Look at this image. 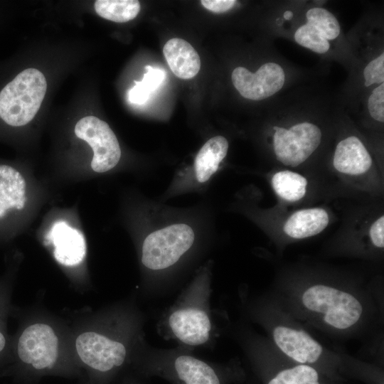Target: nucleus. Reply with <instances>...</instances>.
<instances>
[{"label":"nucleus","mask_w":384,"mask_h":384,"mask_svg":"<svg viewBox=\"0 0 384 384\" xmlns=\"http://www.w3.org/2000/svg\"><path fill=\"white\" fill-rule=\"evenodd\" d=\"M128 384H143V383L138 381L132 380V381H130Z\"/></svg>","instance_id":"nucleus-28"},{"label":"nucleus","mask_w":384,"mask_h":384,"mask_svg":"<svg viewBox=\"0 0 384 384\" xmlns=\"http://www.w3.org/2000/svg\"><path fill=\"white\" fill-rule=\"evenodd\" d=\"M75 134L91 146L93 151L91 168L94 171L104 173L118 164L120 146L107 122L94 116L85 117L77 122Z\"/></svg>","instance_id":"nucleus-8"},{"label":"nucleus","mask_w":384,"mask_h":384,"mask_svg":"<svg viewBox=\"0 0 384 384\" xmlns=\"http://www.w3.org/2000/svg\"><path fill=\"white\" fill-rule=\"evenodd\" d=\"M364 85L370 87L374 84L384 82V53L382 52L371 60L363 69Z\"/></svg>","instance_id":"nucleus-22"},{"label":"nucleus","mask_w":384,"mask_h":384,"mask_svg":"<svg viewBox=\"0 0 384 384\" xmlns=\"http://www.w3.org/2000/svg\"><path fill=\"white\" fill-rule=\"evenodd\" d=\"M201 4L214 13H224L230 10L237 3L235 0H202Z\"/></svg>","instance_id":"nucleus-25"},{"label":"nucleus","mask_w":384,"mask_h":384,"mask_svg":"<svg viewBox=\"0 0 384 384\" xmlns=\"http://www.w3.org/2000/svg\"><path fill=\"white\" fill-rule=\"evenodd\" d=\"M273 129L274 156L279 162L288 167H297L304 163L321 142L320 127L309 122L296 123L288 127L274 126Z\"/></svg>","instance_id":"nucleus-7"},{"label":"nucleus","mask_w":384,"mask_h":384,"mask_svg":"<svg viewBox=\"0 0 384 384\" xmlns=\"http://www.w3.org/2000/svg\"><path fill=\"white\" fill-rule=\"evenodd\" d=\"M232 82L238 92L251 100L267 99L278 92L285 82L282 66L274 62L262 65L255 73L246 68H235L231 75Z\"/></svg>","instance_id":"nucleus-10"},{"label":"nucleus","mask_w":384,"mask_h":384,"mask_svg":"<svg viewBox=\"0 0 384 384\" xmlns=\"http://www.w3.org/2000/svg\"><path fill=\"white\" fill-rule=\"evenodd\" d=\"M46 90L47 82L41 71L23 70L0 92V117L11 126L28 124L38 112Z\"/></svg>","instance_id":"nucleus-5"},{"label":"nucleus","mask_w":384,"mask_h":384,"mask_svg":"<svg viewBox=\"0 0 384 384\" xmlns=\"http://www.w3.org/2000/svg\"><path fill=\"white\" fill-rule=\"evenodd\" d=\"M54 246L53 255L57 262L65 266L80 264L86 254V244L82 233L65 221L53 224L48 235Z\"/></svg>","instance_id":"nucleus-13"},{"label":"nucleus","mask_w":384,"mask_h":384,"mask_svg":"<svg viewBox=\"0 0 384 384\" xmlns=\"http://www.w3.org/2000/svg\"><path fill=\"white\" fill-rule=\"evenodd\" d=\"M242 303L249 317L267 331L275 349L295 363L314 365L332 359V353L323 346L286 310L261 299Z\"/></svg>","instance_id":"nucleus-4"},{"label":"nucleus","mask_w":384,"mask_h":384,"mask_svg":"<svg viewBox=\"0 0 384 384\" xmlns=\"http://www.w3.org/2000/svg\"><path fill=\"white\" fill-rule=\"evenodd\" d=\"M194 241L195 233L187 224H172L156 230L142 242V265L151 274L169 272L191 250Z\"/></svg>","instance_id":"nucleus-6"},{"label":"nucleus","mask_w":384,"mask_h":384,"mask_svg":"<svg viewBox=\"0 0 384 384\" xmlns=\"http://www.w3.org/2000/svg\"><path fill=\"white\" fill-rule=\"evenodd\" d=\"M146 69L143 79L135 81L134 86L128 92V99L133 104L145 103L151 93L158 88L165 78V73L161 70L151 66L146 67Z\"/></svg>","instance_id":"nucleus-21"},{"label":"nucleus","mask_w":384,"mask_h":384,"mask_svg":"<svg viewBox=\"0 0 384 384\" xmlns=\"http://www.w3.org/2000/svg\"><path fill=\"white\" fill-rule=\"evenodd\" d=\"M165 59L178 78L187 80L195 77L201 68V59L195 48L186 41L174 38L163 48Z\"/></svg>","instance_id":"nucleus-14"},{"label":"nucleus","mask_w":384,"mask_h":384,"mask_svg":"<svg viewBox=\"0 0 384 384\" xmlns=\"http://www.w3.org/2000/svg\"><path fill=\"white\" fill-rule=\"evenodd\" d=\"M205 268L161 314L158 334L176 346L193 351L213 348L220 336L211 308L210 277Z\"/></svg>","instance_id":"nucleus-1"},{"label":"nucleus","mask_w":384,"mask_h":384,"mask_svg":"<svg viewBox=\"0 0 384 384\" xmlns=\"http://www.w3.org/2000/svg\"><path fill=\"white\" fill-rule=\"evenodd\" d=\"M293 16V13L290 11H287L284 14V17L286 20H290Z\"/></svg>","instance_id":"nucleus-27"},{"label":"nucleus","mask_w":384,"mask_h":384,"mask_svg":"<svg viewBox=\"0 0 384 384\" xmlns=\"http://www.w3.org/2000/svg\"><path fill=\"white\" fill-rule=\"evenodd\" d=\"M368 109L370 117L377 122H384V83L375 87L368 100Z\"/></svg>","instance_id":"nucleus-23"},{"label":"nucleus","mask_w":384,"mask_h":384,"mask_svg":"<svg viewBox=\"0 0 384 384\" xmlns=\"http://www.w3.org/2000/svg\"><path fill=\"white\" fill-rule=\"evenodd\" d=\"M193 351L175 347L149 345L142 336L132 353L134 363L145 377H157L171 384H230L240 376L239 363H214L200 358Z\"/></svg>","instance_id":"nucleus-3"},{"label":"nucleus","mask_w":384,"mask_h":384,"mask_svg":"<svg viewBox=\"0 0 384 384\" xmlns=\"http://www.w3.org/2000/svg\"><path fill=\"white\" fill-rule=\"evenodd\" d=\"M333 166L339 174L348 177H359L367 174L373 166V159L360 138L348 136L336 146Z\"/></svg>","instance_id":"nucleus-12"},{"label":"nucleus","mask_w":384,"mask_h":384,"mask_svg":"<svg viewBox=\"0 0 384 384\" xmlns=\"http://www.w3.org/2000/svg\"><path fill=\"white\" fill-rule=\"evenodd\" d=\"M330 221L328 212L322 208L298 210L286 220L283 231L290 238L301 240L321 233Z\"/></svg>","instance_id":"nucleus-15"},{"label":"nucleus","mask_w":384,"mask_h":384,"mask_svg":"<svg viewBox=\"0 0 384 384\" xmlns=\"http://www.w3.org/2000/svg\"><path fill=\"white\" fill-rule=\"evenodd\" d=\"M287 311L332 332L347 334L358 329L369 314L363 294L336 284L306 283L287 294Z\"/></svg>","instance_id":"nucleus-2"},{"label":"nucleus","mask_w":384,"mask_h":384,"mask_svg":"<svg viewBox=\"0 0 384 384\" xmlns=\"http://www.w3.org/2000/svg\"><path fill=\"white\" fill-rule=\"evenodd\" d=\"M26 181L14 168L0 165V218L13 208L21 210L26 203Z\"/></svg>","instance_id":"nucleus-16"},{"label":"nucleus","mask_w":384,"mask_h":384,"mask_svg":"<svg viewBox=\"0 0 384 384\" xmlns=\"http://www.w3.org/2000/svg\"><path fill=\"white\" fill-rule=\"evenodd\" d=\"M271 184L274 193L280 198L288 202H296L305 196L308 181L297 172L282 170L272 175Z\"/></svg>","instance_id":"nucleus-18"},{"label":"nucleus","mask_w":384,"mask_h":384,"mask_svg":"<svg viewBox=\"0 0 384 384\" xmlns=\"http://www.w3.org/2000/svg\"><path fill=\"white\" fill-rule=\"evenodd\" d=\"M306 21L299 26L294 38L297 44L318 54H325L341 33L336 17L322 7H312L306 13Z\"/></svg>","instance_id":"nucleus-11"},{"label":"nucleus","mask_w":384,"mask_h":384,"mask_svg":"<svg viewBox=\"0 0 384 384\" xmlns=\"http://www.w3.org/2000/svg\"><path fill=\"white\" fill-rule=\"evenodd\" d=\"M228 142L223 136L208 139L198 152L194 161V171L199 183L206 182L216 172L226 156Z\"/></svg>","instance_id":"nucleus-17"},{"label":"nucleus","mask_w":384,"mask_h":384,"mask_svg":"<svg viewBox=\"0 0 384 384\" xmlns=\"http://www.w3.org/2000/svg\"><path fill=\"white\" fill-rule=\"evenodd\" d=\"M294 363L279 370L267 384H321L319 372L314 367Z\"/></svg>","instance_id":"nucleus-20"},{"label":"nucleus","mask_w":384,"mask_h":384,"mask_svg":"<svg viewBox=\"0 0 384 384\" xmlns=\"http://www.w3.org/2000/svg\"><path fill=\"white\" fill-rule=\"evenodd\" d=\"M6 341L4 334L0 331V352H1L4 348L6 346Z\"/></svg>","instance_id":"nucleus-26"},{"label":"nucleus","mask_w":384,"mask_h":384,"mask_svg":"<svg viewBox=\"0 0 384 384\" xmlns=\"http://www.w3.org/2000/svg\"><path fill=\"white\" fill-rule=\"evenodd\" d=\"M94 6L100 16L117 23L134 19L141 9L137 0H97Z\"/></svg>","instance_id":"nucleus-19"},{"label":"nucleus","mask_w":384,"mask_h":384,"mask_svg":"<svg viewBox=\"0 0 384 384\" xmlns=\"http://www.w3.org/2000/svg\"><path fill=\"white\" fill-rule=\"evenodd\" d=\"M369 238L373 247L378 249L384 247V216H379L369 228Z\"/></svg>","instance_id":"nucleus-24"},{"label":"nucleus","mask_w":384,"mask_h":384,"mask_svg":"<svg viewBox=\"0 0 384 384\" xmlns=\"http://www.w3.org/2000/svg\"><path fill=\"white\" fill-rule=\"evenodd\" d=\"M17 354L23 363L36 370L51 368L58 358V337L47 324H31L18 338Z\"/></svg>","instance_id":"nucleus-9"}]
</instances>
